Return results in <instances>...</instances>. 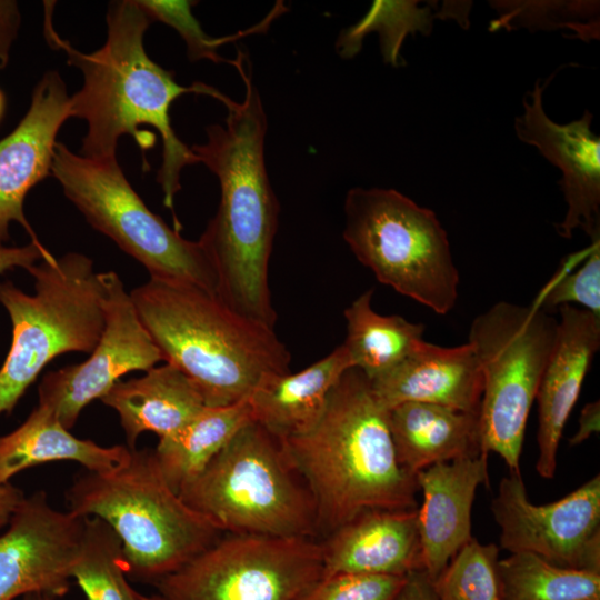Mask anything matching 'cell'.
Listing matches in <instances>:
<instances>
[{"label":"cell","instance_id":"15","mask_svg":"<svg viewBox=\"0 0 600 600\" xmlns=\"http://www.w3.org/2000/svg\"><path fill=\"white\" fill-rule=\"evenodd\" d=\"M538 80L526 93L523 113L514 119L518 138L533 147L561 172L560 188L567 203L558 233L571 238L576 229L590 239L600 237V138L591 131L592 114L586 110L579 120L559 124L551 120L542 104L550 82Z\"/></svg>","mask_w":600,"mask_h":600},{"label":"cell","instance_id":"18","mask_svg":"<svg viewBox=\"0 0 600 600\" xmlns=\"http://www.w3.org/2000/svg\"><path fill=\"white\" fill-rule=\"evenodd\" d=\"M422 503L417 509L422 570L433 581L470 541L476 491L487 484L488 456L433 464L416 474Z\"/></svg>","mask_w":600,"mask_h":600},{"label":"cell","instance_id":"30","mask_svg":"<svg viewBox=\"0 0 600 600\" xmlns=\"http://www.w3.org/2000/svg\"><path fill=\"white\" fill-rule=\"evenodd\" d=\"M498 12L490 30H570L571 38L599 39V1H490Z\"/></svg>","mask_w":600,"mask_h":600},{"label":"cell","instance_id":"12","mask_svg":"<svg viewBox=\"0 0 600 600\" xmlns=\"http://www.w3.org/2000/svg\"><path fill=\"white\" fill-rule=\"evenodd\" d=\"M490 509L500 546L558 567L600 572V476L547 504L530 501L520 472L499 483Z\"/></svg>","mask_w":600,"mask_h":600},{"label":"cell","instance_id":"35","mask_svg":"<svg viewBox=\"0 0 600 600\" xmlns=\"http://www.w3.org/2000/svg\"><path fill=\"white\" fill-rule=\"evenodd\" d=\"M52 254L40 241L20 247H0V274L14 268L28 269L30 266L50 258Z\"/></svg>","mask_w":600,"mask_h":600},{"label":"cell","instance_id":"4","mask_svg":"<svg viewBox=\"0 0 600 600\" xmlns=\"http://www.w3.org/2000/svg\"><path fill=\"white\" fill-rule=\"evenodd\" d=\"M130 296L163 360L194 383L207 407L248 401L266 377L290 371L291 353L274 328L216 293L150 278Z\"/></svg>","mask_w":600,"mask_h":600},{"label":"cell","instance_id":"42","mask_svg":"<svg viewBox=\"0 0 600 600\" xmlns=\"http://www.w3.org/2000/svg\"><path fill=\"white\" fill-rule=\"evenodd\" d=\"M4 107H6L4 94H3V92L0 90V119H1L2 116H3Z\"/></svg>","mask_w":600,"mask_h":600},{"label":"cell","instance_id":"8","mask_svg":"<svg viewBox=\"0 0 600 600\" xmlns=\"http://www.w3.org/2000/svg\"><path fill=\"white\" fill-rule=\"evenodd\" d=\"M342 237L380 283L441 316L454 308L460 276L432 210L393 189L352 188Z\"/></svg>","mask_w":600,"mask_h":600},{"label":"cell","instance_id":"23","mask_svg":"<svg viewBox=\"0 0 600 600\" xmlns=\"http://www.w3.org/2000/svg\"><path fill=\"white\" fill-rule=\"evenodd\" d=\"M397 460L414 476L433 464L481 454L479 413L404 402L388 410Z\"/></svg>","mask_w":600,"mask_h":600},{"label":"cell","instance_id":"39","mask_svg":"<svg viewBox=\"0 0 600 600\" xmlns=\"http://www.w3.org/2000/svg\"><path fill=\"white\" fill-rule=\"evenodd\" d=\"M23 498V491L10 482L0 484V530L7 527Z\"/></svg>","mask_w":600,"mask_h":600},{"label":"cell","instance_id":"32","mask_svg":"<svg viewBox=\"0 0 600 600\" xmlns=\"http://www.w3.org/2000/svg\"><path fill=\"white\" fill-rule=\"evenodd\" d=\"M574 256L561 264L532 302L551 313L562 306L578 304L600 317V237L591 240L583 263L573 269Z\"/></svg>","mask_w":600,"mask_h":600},{"label":"cell","instance_id":"5","mask_svg":"<svg viewBox=\"0 0 600 600\" xmlns=\"http://www.w3.org/2000/svg\"><path fill=\"white\" fill-rule=\"evenodd\" d=\"M66 499L69 511L108 523L122 543L128 576L151 583L224 534L170 488L149 448L130 449L111 471L81 473Z\"/></svg>","mask_w":600,"mask_h":600},{"label":"cell","instance_id":"25","mask_svg":"<svg viewBox=\"0 0 600 600\" xmlns=\"http://www.w3.org/2000/svg\"><path fill=\"white\" fill-rule=\"evenodd\" d=\"M251 420L248 401L226 407L206 406L178 431L159 439L153 451L170 488L179 494Z\"/></svg>","mask_w":600,"mask_h":600},{"label":"cell","instance_id":"41","mask_svg":"<svg viewBox=\"0 0 600 600\" xmlns=\"http://www.w3.org/2000/svg\"><path fill=\"white\" fill-rule=\"evenodd\" d=\"M138 600H166L160 594H152V596H146L140 592H138Z\"/></svg>","mask_w":600,"mask_h":600},{"label":"cell","instance_id":"27","mask_svg":"<svg viewBox=\"0 0 600 600\" xmlns=\"http://www.w3.org/2000/svg\"><path fill=\"white\" fill-rule=\"evenodd\" d=\"M503 600H600V572L558 567L530 552L499 561Z\"/></svg>","mask_w":600,"mask_h":600},{"label":"cell","instance_id":"20","mask_svg":"<svg viewBox=\"0 0 600 600\" xmlns=\"http://www.w3.org/2000/svg\"><path fill=\"white\" fill-rule=\"evenodd\" d=\"M322 576H407L422 570L414 510H370L321 541Z\"/></svg>","mask_w":600,"mask_h":600},{"label":"cell","instance_id":"13","mask_svg":"<svg viewBox=\"0 0 600 600\" xmlns=\"http://www.w3.org/2000/svg\"><path fill=\"white\" fill-rule=\"evenodd\" d=\"M104 328L88 359L47 372L38 387V404L70 430L81 411L101 399L121 377L148 371L162 354L141 322L130 292L114 271L104 272Z\"/></svg>","mask_w":600,"mask_h":600},{"label":"cell","instance_id":"26","mask_svg":"<svg viewBox=\"0 0 600 600\" xmlns=\"http://www.w3.org/2000/svg\"><path fill=\"white\" fill-rule=\"evenodd\" d=\"M373 289L356 298L343 311L344 347L352 368L371 380L402 361L423 340V323L398 314H380L372 308Z\"/></svg>","mask_w":600,"mask_h":600},{"label":"cell","instance_id":"11","mask_svg":"<svg viewBox=\"0 0 600 600\" xmlns=\"http://www.w3.org/2000/svg\"><path fill=\"white\" fill-rule=\"evenodd\" d=\"M321 576L317 539L224 533L153 584L166 600H299Z\"/></svg>","mask_w":600,"mask_h":600},{"label":"cell","instance_id":"31","mask_svg":"<svg viewBox=\"0 0 600 600\" xmlns=\"http://www.w3.org/2000/svg\"><path fill=\"white\" fill-rule=\"evenodd\" d=\"M499 548L472 538L432 581L438 600H503Z\"/></svg>","mask_w":600,"mask_h":600},{"label":"cell","instance_id":"1","mask_svg":"<svg viewBox=\"0 0 600 600\" xmlns=\"http://www.w3.org/2000/svg\"><path fill=\"white\" fill-rule=\"evenodd\" d=\"M44 3L48 43L63 51L68 64L78 68L83 77L82 88L70 97V118L77 117L88 123L81 156L94 160L117 159L118 141L123 134L132 136L144 152L154 144V134L140 130V126L157 129L162 140V163L157 181L163 192V204L173 211L174 197L181 189L182 169L200 161L173 131L170 106L186 93L217 99L220 91L204 83L180 86L172 71L150 59L143 37L153 20L137 0L109 3L107 40L91 53L74 49L57 33L51 21L52 4Z\"/></svg>","mask_w":600,"mask_h":600},{"label":"cell","instance_id":"37","mask_svg":"<svg viewBox=\"0 0 600 600\" xmlns=\"http://www.w3.org/2000/svg\"><path fill=\"white\" fill-rule=\"evenodd\" d=\"M396 600H438L432 581L421 571H412L407 576L406 582Z\"/></svg>","mask_w":600,"mask_h":600},{"label":"cell","instance_id":"34","mask_svg":"<svg viewBox=\"0 0 600 600\" xmlns=\"http://www.w3.org/2000/svg\"><path fill=\"white\" fill-rule=\"evenodd\" d=\"M407 576L339 573L321 577L299 600H396Z\"/></svg>","mask_w":600,"mask_h":600},{"label":"cell","instance_id":"19","mask_svg":"<svg viewBox=\"0 0 600 600\" xmlns=\"http://www.w3.org/2000/svg\"><path fill=\"white\" fill-rule=\"evenodd\" d=\"M369 381L386 410L423 402L479 413L483 381L469 342L440 347L421 340L402 361Z\"/></svg>","mask_w":600,"mask_h":600},{"label":"cell","instance_id":"7","mask_svg":"<svg viewBox=\"0 0 600 600\" xmlns=\"http://www.w3.org/2000/svg\"><path fill=\"white\" fill-rule=\"evenodd\" d=\"M221 532L276 538L318 536L313 499L280 440L251 420L180 492Z\"/></svg>","mask_w":600,"mask_h":600},{"label":"cell","instance_id":"14","mask_svg":"<svg viewBox=\"0 0 600 600\" xmlns=\"http://www.w3.org/2000/svg\"><path fill=\"white\" fill-rule=\"evenodd\" d=\"M83 530L84 517L56 509L44 491L24 496L0 533V600L67 594Z\"/></svg>","mask_w":600,"mask_h":600},{"label":"cell","instance_id":"6","mask_svg":"<svg viewBox=\"0 0 600 600\" xmlns=\"http://www.w3.org/2000/svg\"><path fill=\"white\" fill-rule=\"evenodd\" d=\"M27 271L29 294L7 280L0 304L12 326L8 354L0 368V414L10 413L41 370L69 352L91 353L104 328V272L80 252L41 260Z\"/></svg>","mask_w":600,"mask_h":600},{"label":"cell","instance_id":"28","mask_svg":"<svg viewBox=\"0 0 600 600\" xmlns=\"http://www.w3.org/2000/svg\"><path fill=\"white\" fill-rule=\"evenodd\" d=\"M122 543L113 529L97 517H84L80 552L72 569L86 600H138L127 580Z\"/></svg>","mask_w":600,"mask_h":600},{"label":"cell","instance_id":"16","mask_svg":"<svg viewBox=\"0 0 600 600\" xmlns=\"http://www.w3.org/2000/svg\"><path fill=\"white\" fill-rule=\"evenodd\" d=\"M69 118L66 83L58 71H48L34 87L24 117L0 140V247L9 241L13 221L39 241L23 203L30 189L51 174L57 136Z\"/></svg>","mask_w":600,"mask_h":600},{"label":"cell","instance_id":"17","mask_svg":"<svg viewBox=\"0 0 600 600\" xmlns=\"http://www.w3.org/2000/svg\"><path fill=\"white\" fill-rule=\"evenodd\" d=\"M558 312L556 344L536 397L539 420L536 469L544 479L554 477L566 422L600 348V317L577 306H562Z\"/></svg>","mask_w":600,"mask_h":600},{"label":"cell","instance_id":"38","mask_svg":"<svg viewBox=\"0 0 600 600\" xmlns=\"http://www.w3.org/2000/svg\"><path fill=\"white\" fill-rule=\"evenodd\" d=\"M600 407L599 401L584 406L579 419V428L570 439L571 446H577L586 441L592 433L599 431Z\"/></svg>","mask_w":600,"mask_h":600},{"label":"cell","instance_id":"40","mask_svg":"<svg viewBox=\"0 0 600 600\" xmlns=\"http://www.w3.org/2000/svg\"><path fill=\"white\" fill-rule=\"evenodd\" d=\"M22 600H57V598L47 593L31 592V593L24 594L22 597Z\"/></svg>","mask_w":600,"mask_h":600},{"label":"cell","instance_id":"9","mask_svg":"<svg viewBox=\"0 0 600 600\" xmlns=\"http://www.w3.org/2000/svg\"><path fill=\"white\" fill-rule=\"evenodd\" d=\"M558 319L533 303L499 301L470 324L481 374L479 408L481 453L499 454L510 472L520 456L530 409L553 351Z\"/></svg>","mask_w":600,"mask_h":600},{"label":"cell","instance_id":"33","mask_svg":"<svg viewBox=\"0 0 600 600\" xmlns=\"http://www.w3.org/2000/svg\"><path fill=\"white\" fill-rule=\"evenodd\" d=\"M137 3L153 21H161L179 32L187 44L190 60L207 59L213 62H228L231 64L233 60L223 59L218 53V49L237 38L263 31L268 28L270 21L283 10V4H278L266 20L257 26L229 37L212 38L202 30L199 21L191 12V8L197 3L194 1L137 0Z\"/></svg>","mask_w":600,"mask_h":600},{"label":"cell","instance_id":"36","mask_svg":"<svg viewBox=\"0 0 600 600\" xmlns=\"http://www.w3.org/2000/svg\"><path fill=\"white\" fill-rule=\"evenodd\" d=\"M21 14L18 2L0 0V70L8 66L12 44L18 36Z\"/></svg>","mask_w":600,"mask_h":600},{"label":"cell","instance_id":"22","mask_svg":"<svg viewBox=\"0 0 600 600\" xmlns=\"http://www.w3.org/2000/svg\"><path fill=\"white\" fill-rule=\"evenodd\" d=\"M100 400L117 412L130 449L143 432L174 433L206 407L194 383L167 362L118 381Z\"/></svg>","mask_w":600,"mask_h":600},{"label":"cell","instance_id":"24","mask_svg":"<svg viewBox=\"0 0 600 600\" xmlns=\"http://www.w3.org/2000/svg\"><path fill=\"white\" fill-rule=\"evenodd\" d=\"M129 454L126 444L103 447L74 437L52 412L38 404L17 429L0 436V484L30 467L53 461H74L87 471L108 472Z\"/></svg>","mask_w":600,"mask_h":600},{"label":"cell","instance_id":"10","mask_svg":"<svg viewBox=\"0 0 600 600\" xmlns=\"http://www.w3.org/2000/svg\"><path fill=\"white\" fill-rule=\"evenodd\" d=\"M51 176L87 221L141 263L150 278L217 294L216 272L199 241L184 239L153 213L117 159H90L57 142Z\"/></svg>","mask_w":600,"mask_h":600},{"label":"cell","instance_id":"2","mask_svg":"<svg viewBox=\"0 0 600 600\" xmlns=\"http://www.w3.org/2000/svg\"><path fill=\"white\" fill-rule=\"evenodd\" d=\"M247 63L239 50L233 66L243 81V100L221 93L224 123L209 126L206 142L191 147L220 184L218 210L198 241L214 269L217 297L243 317L274 328L269 261L279 203L264 162L267 116Z\"/></svg>","mask_w":600,"mask_h":600},{"label":"cell","instance_id":"29","mask_svg":"<svg viewBox=\"0 0 600 600\" xmlns=\"http://www.w3.org/2000/svg\"><path fill=\"white\" fill-rule=\"evenodd\" d=\"M433 13L429 6L421 7L418 1H374L360 21L340 34L337 50L341 57L351 58L360 50L364 36L377 31L383 60L400 67V49L406 36L428 34L437 16Z\"/></svg>","mask_w":600,"mask_h":600},{"label":"cell","instance_id":"21","mask_svg":"<svg viewBox=\"0 0 600 600\" xmlns=\"http://www.w3.org/2000/svg\"><path fill=\"white\" fill-rule=\"evenodd\" d=\"M350 368L349 356L340 344L303 370L266 377L248 399L252 420L280 441L309 432Z\"/></svg>","mask_w":600,"mask_h":600},{"label":"cell","instance_id":"3","mask_svg":"<svg viewBox=\"0 0 600 600\" xmlns=\"http://www.w3.org/2000/svg\"><path fill=\"white\" fill-rule=\"evenodd\" d=\"M281 443L313 499L318 536L370 510L418 509L416 477L397 460L388 410L357 368L340 378L319 422Z\"/></svg>","mask_w":600,"mask_h":600}]
</instances>
